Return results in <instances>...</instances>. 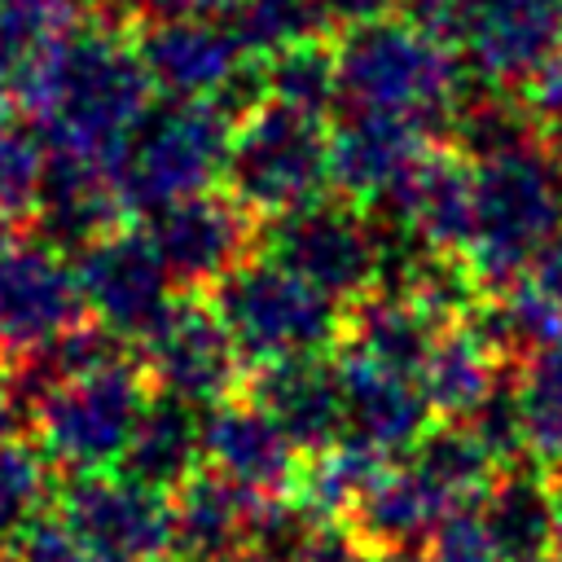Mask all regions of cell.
<instances>
[{
	"label": "cell",
	"instance_id": "cell-19",
	"mask_svg": "<svg viewBox=\"0 0 562 562\" xmlns=\"http://www.w3.org/2000/svg\"><path fill=\"white\" fill-rule=\"evenodd\" d=\"M338 378H342V404H347V439L395 461V457H408L417 439L430 430L435 413L422 395L417 373L386 369L342 347Z\"/></svg>",
	"mask_w": 562,
	"mask_h": 562
},
{
	"label": "cell",
	"instance_id": "cell-46",
	"mask_svg": "<svg viewBox=\"0 0 562 562\" xmlns=\"http://www.w3.org/2000/svg\"><path fill=\"white\" fill-rule=\"evenodd\" d=\"M149 13H211V18H224L237 0H140Z\"/></svg>",
	"mask_w": 562,
	"mask_h": 562
},
{
	"label": "cell",
	"instance_id": "cell-8",
	"mask_svg": "<svg viewBox=\"0 0 562 562\" xmlns=\"http://www.w3.org/2000/svg\"><path fill=\"white\" fill-rule=\"evenodd\" d=\"M263 255L321 285L338 303H356L378 285V233L373 215L351 198H312L285 215L263 220Z\"/></svg>",
	"mask_w": 562,
	"mask_h": 562
},
{
	"label": "cell",
	"instance_id": "cell-23",
	"mask_svg": "<svg viewBox=\"0 0 562 562\" xmlns=\"http://www.w3.org/2000/svg\"><path fill=\"white\" fill-rule=\"evenodd\" d=\"M263 496L237 487L220 470H198L171 492V558L215 562L250 544V522Z\"/></svg>",
	"mask_w": 562,
	"mask_h": 562
},
{
	"label": "cell",
	"instance_id": "cell-9",
	"mask_svg": "<svg viewBox=\"0 0 562 562\" xmlns=\"http://www.w3.org/2000/svg\"><path fill=\"white\" fill-rule=\"evenodd\" d=\"M79 277L44 237L0 228V356L9 364L35 356L83 321Z\"/></svg>",
	"mask_w": 562,
	"mask_h": 562
},
{
	"label": "cell",
	"instance_id": "cell-28",
	"mask_svg": "<svg viewBox=\"0 0 562 562\" xmlns=\"http://www.w3.org/2000/svg\"><path fill=\"white\" fill-rule=\"evenodd\" d=\"M435 334L439 325L395 290H369L356 303H347V325H342L347 351L369 356L386 369L417 373Z\"/></svg>",
	"mask_w": 562,
	"mask_h": 562
},
{
	"label": "cell",
	"instance_id": "cell-42",
	"mask_svg": "<svg viewBox=\"0 0 562 562\" xmlns=\"http://www.w3.org/2000/svg\"><path fill=\"white\" fill-rule=\"evenodd\" d=\"M395 9H400V18L422 26L426 35H435L443 44H461L479 0H395Z\"/></svg>",
	"mask_w": 562,
	"mask_h": 562
},
{
	"label": "cell",
	"instance_id": "cell-20",
	"mask_svg": "<svg viewBox=\"0 0 562 562\" xmlns=\"http://www.w3.org/2000/svg\"><path fill=\"white\" fill-rule=\"evenodd\" d=\"M255 404H263L281 430L307 452H325L347 435V404H342V378L338 360L325 356H294V360H272L255 364L250 391Z\"/></svg>",
	"mask_w": 562,
	"mask_h": 562
},
{
	"label": "cell",
	"instance_id": "cell-14",
	"mask_svg": "<svg viewBox=\"0 0 562 562\" xmlns=\"http://www.w3.org/2000/svg\"><path fill=\"white\" fill-rule=\"evenodd\" d=\"M136 53L154 92L176 101H211L241 66V44L211 13H154L136 31Z\"/></svg>",
	"mask_w": 562,
	"mask_h": 562
},
{
	"label": "cell",
	"instance_id": "cell-1",
	"mask_svg": "<svg viewBox=\"0 0 562 562\" xmlns=\"http://www.w3.org/2000/svg\"><path fill=\"white\" fill-rule=\"evenodd\" d=\"M154 83L136 53V35L101 22H79L35 70L13 83V101L40 123L48 154L110 162L140 123Z\"/></svg>",
	"mask_w": 562,
	"mask_h": 562
},
{
	"label": "cell",
	"instance_id": "cell-15",
	"mask_svg": "<svg viewBox=\"0 0 562 562\" xmlns=\"http://www.w3.org/2000/svg\"><path fill=\"white\" fill-rule=\"evenodd\" d=\"M206 465L255 496H290L303 474V448L250 395H228L202 417Z\"/></svg>",
	"mask_w": 562,
	"mask_h": 562
},
{
	"label": "cell",
	"instance_id": "cell-4",
	"mask_svg": "<svg viewBox=\"0 0 562 562\" xmlns=\"http://www.w3.org/2000/svg\"><path fill=\"white\" fill-rule=\"evenodd\" d=\"M211 307L246 364L325 356L334 342H342L347 325V307L334 294L303 281L272 255L241 259L224 281H215Z\"/></svg>",
	"mask_w": 562,
	"mask_h": 562
},
{
	"label": "cell",
	"instance_id": "cell-40",
	"mask_svg": "<svg viewBox=\"0 0 562 562\" xmlns=\"http://www.w3.org/2000/svg\"><path fill=\"white\" fill-rule=\"evenodd\" d=\"M4 562H101V558L61 514H40L4 544Z\"/></svg>",
	"mask_w": 562,
	"mask_h": 562
},
{
	"label": "cell",
	"instance_id": "cell-33",
	"mask_svg": "<svg viewBox=\"0 0 562 562\" xmlns=\"http://www.w3.org/2000/svg\"><path fill=\"white\" fill-rule=\"evenodd\" d=\"M268 70V101L325 119L338 101H342V83H338V53L334 44L316 40H299L272 57H263Z\"/></svg>",
	"mask_w": 562,
	"mask_h": 562
},
{
	"label": "cell",
	"instance_id": "cell-35",
	"mask_svg": "<svg viewBox=\"0 0 562 562\" xmlns=\"http://www.w3.org/2000/svg\"><path fill=\"white\" fill-rule=\"evenodd\" d=\"M518 404L527 426V452L544 465H562V334L531 351L518 373Z\"/></svg>",
	"mask_w": 562,
	"mask_h": 562
},
{
	"label": "cell",
	"instance_id": "cell-16",
	"mask_svg": "<svg viewBox=\"0 0 562 562\" xmlns=\"http://www.w3.org/2000/svg\"><path fill=\"white\" fill-rule=\"evenodd\" d=\"M369 215L408 228L430 250H465L474 233V162L452 145H430Z\"/></svg>",
	"mask_w": 562,
	"mask_h": 562
},
{
	"label": "cell",
	"instance_id": "cell-53",
	"mask_svg": "<svg viewBox=\"0 0 562 562\" xmlns=\"http://www.w3.org/2000/svg\"><path fill=\"white\" fill-rule=\"evenodd\" d=\"M0 562H4V558H0Z\"/></svg>",
	"mask_w": 562,
	"mask_h": 562
},
{
	"label": "cell",
	"instance_id": "cell-7",
	"mask_svg": "<svg viewBox=\"0 0 562 562\" xmlns=\"http://www.w3.org/2000/svg\"><path fill=\"white\" fill-rule=\"evenodd\" d=\"M224 189L259 220L285 215L329 189V132L277 101L233 123Z\"/></svg>",
	"mask_w": 562,
	"mask_h": 562
},
{
	"label": "cell",
	"instance_id": "cell-10",
	"mask_svg": "<svg viewBox=\"0 0 562 562\" xmlns=\"http://www.w3.org/2000/svg\"><path fill=\"white\" fill-rule=\"evenodd\" d=\"M57 514L101 562L171 558V496L127 479L123 470L70 474L57 492Z\"/></svg>",
	"mask_w": 562,
	"mask_h": 562
},
{
	"label": "cell",
	"instance_id": "cell-48",
	"mask_svg": "<svg viewBox=\"0 0 562 562\" xmlns=\"http://www.w3.org/2000/svg\"><path fill=\"white\" fill-rule=\"evenodd\" d=\"M540 123H544V127H540V140H544V145H549V154H553V158L562 162V110L544 114Z\"/></svg>",
	"mask_w": 562,
	"mask_h": 562
},
{
	"label": "cell",
	"instance_id": "cell-41",
	"mask_svg": "<svg viewBox=\"0 0 562 562\" xmlns=\"http://www.w3.org/2000/svg\"><path fill=\"white\" fill-rule=\"evenodd\" d=\"M430 562H505L479 514V501L443 514V522L430 536Z\"/></svg>",
	"mask_w": 562,
	"mask_h": 562
},
{
	"label": "cell",
	"instance_id": "cell-29",
	"mask_svg": "<svg viewBox=\"0 0 562 562\" xmlns=\"http://www.w3.org/2000/svg\"><path fill=\"white\" fill-rule=\"evenodd\" d=\"M505 364H522L531 351H540L544 342H553L562 334V299H553L549 290H540L531 277L501 285V290H483L479 307L465 321Z\"/></svg>",
	"mask_w": 562,
	"mask_h": 562
},
{
	"label": "cell",
	"instance_id": "cell-2",
	"mask_svg": "<svg viewBox=\"0 0 562 562\" xmlns=\"http://www.w3.org/2000/svg\"><path fill=\"white\" fill-rule=\"evenodd\" d=\"M338 83L351 110H382L426 123L443 136L457 97L470 83V66L452 57V44L426 35L408 18H373L338 35Z\"/></svg>",
	"mask_w": 562,
	"mask_h": 562
},
{
	"label": "cell",
	"instance_id": "cell-52",
	"mask_svg": "<svg viewBox=\"0 0 562 562\" xmlns=\"http://www.w3.org/2000/svg\"><path fill=\"white\" fill-rule=\"evenodd\" d=\"M536 562H549V558H536ZM553 562H558V558H553Z\"/></svg>",
	"mask_w": 562,
	"mask_h": 562
},
{
	"label": "cell",
	"instance_id": "cell-26",
	"mask_svg": "<svg viewBox=\"0 0 562 562\" xmlns=\"http://www.w3.org/2000/svg\"><path fill=\"white\" fill-rule=\"evenodd\" d=\"M501 364L505 360L461 321V325H448L435 334V342L417 369V382H422V395H426L435 417L470 422L474 408L501 382V373H505Z\"/></svg>",
	"mask_w": 562,
	"mask_h": 562
},
{
	"label": "cell",
	"instance_id": "cell-38",
	"mask_svg": "<svg viewBox=\"0 0 562 562\" xmlns=\"http://www.w3.org/2000/svg\"><path fill=\"white\" fill-rule=\"evenodd\" d=\"M48 176V145L35 132L0 123V228L35 215Z\"/></svg>",
	"mask_w": 562,
	"mask_h": 562
},
{
	"label": "cell",
	"instance_id": "cell-25",
	"mask_svg": "<svg viewBox=\"0 0 562 562\" xmlns=\"http://www.w3.org/2000/svg\"><path fill=\"white\" fill-rule=\"evenodd\" d=\"M540 110L531 105V97L522 88H505V83H487L474 79L465 83V92L457 97L452 114H448V145L457 154H465L474 167L505 158L514 149H527L540 140Z\"/></svg>",
	"mask_w": 562,
	"mask_h": 562
},
{
	"label": "cell",
	"instance_id": "cell-49",
	"mask_svg": "<svg viewBox=\"0 0 562 562\" xmlns=\"http://www.w3.org/2000/svg\"><path fill=\"white\" fill-rule=\"evenodd\" d=\"M553 553L562 562V465L553 474Z\"/></svg>",
	"mask_w": 562,
	"mask_h": 562
},
{
	"label": "cell",
	"instance_id": "cell-39",
	"mask_svg": "<svg viewBox=\"0 0 562 562\" xmlns=\"http://www.w3.org/2000/svg\"><path fill=\"white\" fill-rule=\"evenodd\" d=\"M479 443L492 452L496 465H518L527 452V426H522V404H518V382L509 373H501V382L492 386V395L474 408V417L465 422Z\"/></svg>",
	"mask_w": 562,
	"mask_h": 562
},
{
	"label": "cell",
	"instance_id": "cell-31",
	"mask_svg": "<svg viewBox=\"0 0 562 562\" xmlns=\"http://www.w3.org/2000/svg\"><path fill=\"white\" fill-rule=\"evenodd\" d=\"M386 465H391L386 457H378L373 448H364V443H356V439L342 435L334 448L316 452V457L303 465L294 496H299L316 518H325V522H347V514L360 505V496L373 487V479H378Z\"/></svg>",
	"mask_w": 562,
	"mask_h": 562
},
{
	"label": "cell",
	"instance_id": "cell-37",
	"mask_svg": "<svg viewBox=\"0 0 562 562\" xmlns=\"http://www.w3.org/2000/svg\"><path fill=\"white\" fill-rule=\"evenodd\" d=\"M48 501V457L44 448L0 435V544H9L26 522L44 514Z\"/></svg>",
	"mask_w": 562,
	"mask_h": 562
},
{
	"label": "cell",
	"instance_id": "cell-50",
	"mask_svg": "<svg viewBox=\"0 0 562 562\" xmlns=\"http://www.w3.org/2000/svg\"><path fill=\"white\" fill-rule=\"evenodd\" d=\"M215 562H277V558L263 553V549H255V544H246V549H233V553H224V558H215Z\"/></svg>",
	"mask_w": 562,
	"mask_h": 562
},
{
	"label": "cell",
	"instance_id": "cell-13",
	"mask_svg": "<svg viewBox=\"0 0 562 562\" xmlns=\"http://www.w3.org/2000/svg\"><path fill=\"white\" fill-rule=\"evenodd\" d=\"M145 233L171 281L184 290H211L241 259H250V246L259 241L255 211H246L228 189H202L145 215Z\"/></svg>",
	"mask_w": 562,
	"mask_h": 562
},
{
	"label": "cell",
	"instance_id": "cell-12",
	"mask_svg": "<svg viewBox=\"0 0 562 562\" xmlns=\"http://www.w3.org/2000/svg\"><path fill=\"white\" fill-rule=\"evenodd\" d=\"M241 351L224 321L202 299H176L167 316L140 338V369L162 395L211 408L241 386Z\"/></svg>",
	"mask_w": 562,
	"mask_h": 562
},
{
	"label": "cell",
	"instance_id": "cell-51",
	"mask_svg": "<svg viewBox=\"0 0 562 562\" xmlns=\"http://www.w3.org/2000/svg\"><path fill=\"white\" fill-rule=\"evenodd\" d=\"M391 562H430V558H422V553H400V558H391Z\"/></svg>",
	"mask_w": 562,
	"mask_h": 562
},
{
	"label": "cell",
	"instance_id": "cell-22",
	"mask_svg": "<svg viewBox=\"0 0 562 562\" xmlns=\"http://www.w3.org/2000/svg\"><path fill=\"white\" fill-rule=\"evenodd\" d=\"M448 509L452 505L404 457V461H391L373 479V487L347 514V527L378 558H400V553H417L422 544H430V536Z\"/></svg>",
	"mask_w": 562,
	"mask_h": 562
},
{
	"label": "cell",
	"instance_id": "cell-44",
	"mask_svg": "<svg viewBox=\"0 0 562 562\" xmlns=\"http://www.w3.org/2000/svg\"><path fill=\"white\" fill-rule=\"evenodd\" d=\"M325 26L334 31H351L360 22H373V18H386L395 9V0H316Z\"/></svg>",
	"mask_w": 562,
	"mask_h": 562
},
{
	"label": "cell",
	"instance_id": "cell-27",
	"mask_svg": "<svg viewBox=\"0 0 562 562\" xmlns=\"http://www.w3.org/2000/svg\"><path fill=\"white\" fill-rule=\"evenodd\" d=\"M479 514L505 553V562H536L553 549V479H540L531 465H501Z\"/></svg>",
	"mask_w": 562,
	"mask_h": 562
},
{
	"label": "cell",
	"instance_id": "cell-24",
	"mask_svg": "<svg viewBox=\"0 0 562 562\" xmlns=\"http://www.w3.org/2000/svg\"><path fill=\"white\" fill-rule=\"evenodd\" d=\"M202 417L198 404L176 400V395H149L127 452L119 461V470L162 496H171L184 479H193L206 461V439H202Z\"/></svg>",
	"mask_w": 562,
	"mask_h": 562
},
{
	"label": "cell",
	"instance_id": "cell-18",
	"mask_svg": "<svg viewBox=\"0 0 562 562\" xmlns=\"http://www.w3.org/2000/svg\"><path fill=\"white\" fill-rule=\"evenodd\" d=\"M435 145V132L404 114L351 110L329 136V184L356 206H378L400 176Z\"/></svg>",
	"mask_w": 562,
	"mask_h": 562
},
{
	"label": "cell",
	"instance_id": "cell-21",
	"mask_svg": "<svg viewBox=\"0 0 562 562\" xmlns=\"http://www.w3.org/2000/svg\"><path fill=\"white\" fill-rule=\"evenodd\" d=\"M123 211L127 206H123L110 162L48 154V176H44V193L35 206V224H40L44 241L79 255L83 246L114 233Z\"/></svg>",
	"mask_w": 562,
	"mask_h": 562
},
{
	"label": "cell",
	"instance_id": "cell-17",
	"mask_svg": "<svg viewBox=\"0 0 562 562\" xmlns=\"http://www.w3.org/2000/svg\"><path fill=\"white\" fill-rule=\"evenodd\" d=\"M457 48L474 79L527 88L562 48V0H479Z\"/></svg>",
	"mask_w": 562,
	"mask_h": 562
},
{
	"label": "cell",
	"instance_id": "cell-3",
	"mask_svg": "<svg viewBox=\"0 0 562 562\" xmlns=\"http://www.w3.org/2000/svg\"><path fill=\"white\" fill-rule=\"evenodd\" d=\"M562 228V162L544 140L474 167V233L465 259L483 290L527 277L536 250Z\"/></svg>",
	"mask_w": 562,
	"mask_h": 562
},
{
	"label": "cell",
	"instance_id": "cell-32",
	"mask_svg": "<svg viewBox=\"0 0 562 562\" xmlns=\"http://www.w3.org/2000/svg\"><path fill=\"white\" fill-rule=\"evenodd\" d=\"M79 26V0H0V79L18 83Z\"/></svg>",
	"mask_w": 562,
	"mask_h": 562
},
{
	"label": "cell",
	"instance_id": "cell-47",
	"mask_svg": "<svg viewBox=\"0 0 562 562\" xmlns=\"http://www.w3.org/2000/svg\"><path fill=\"white\" fill-rule=\"evenodd\" d=\"M18 408H22L18 391H13L9 382H0V435H13V426H18Z\"/></svg>",
	"mask_w": 562,
	"mask_h": 562
},
{
	"label": "cell",
	"instance_id": "cell-11",
	"mask_svg": "<svg viewBox=\"0 0 562 562\" xmlns=\"http://www.w3.org/2000/svg\"><path fill=\"white\" fill-rule=\"evenodd\" d=\"M75 277L88 316L123 342H140L176 303V281L145 228H114L101 241L83 246L75 259Z\"/></svg>",
	"mask_w": 562,
	"mask_h": 562
},
{
	"label": "cell",
	"instance_id": "cell-36",
	"mask_svg": "<svg viewBox=\"0 0 562 562\" xmlns=\"http://www.w3.org/2000/svg\"><path fill=\"white\" fill-rule=\"evenodd\" d=\"M224 26L250 57H272L299 40H316L325 18L316 0H237L224 13Z\"/></svg>",
	"mask_w": 562,
	"mask_h": 562
},
{
	"label": "cell",
	"instance_id": "cell-30",
	"mask_svg": "<svg viewBox=\"0 0 562 562\" xmlns=\"http://www.w3.org/2000/svg\"><path fill=\"white\" fill-rule=\"evenodd\" d=\"M408 461L452 509L457 505H474L487 492V483L496 479V470H501L465 422L430 426L417 439V448L408 452Z\"/></svg>",
	"mask_w": 562,
	"mask_h": 562
},
{
	"label": "cell",
	"instance_id": "cell-5",
	"mask_svg": "<svg viewBox=\"0 0 562 562\" xmlns=\"http://www.w3.org/2000/svg\"><path fill=\"white\" fill-rule=\"evenodd\" d=\"M233 140V119L215 101L149 105L114 158V184L127 211L154 215L189 193L224 180V158Z\"/></svg>",
	"mask_w": 562,
	"mask_h": 562
},
{
	"label": "cell",
	"instance_id": "cell-6",
	"mask_svg": "<svg viewBox=\"0 0 562 562\" xmlns=\"http://www.w3.org/2000/svg\"><path fill=\"white\" fill-rule=\"evenodd\" d=\"M145 404H149V378L132 356H123L114 364L48 386L31 404L35 443L66 474L119 470Z\"/></svg>",
	"mask_w": 562,
	"mask_h": 562
},
{
	"label": "cell",
	"instance_id": "cell-34",
	"mask_svg": "<svg viewBox=\"0 0 562 562\" xmlns=\"http://www.w3.org/2000/svg\"><path fill=\"white\" fill-rule=\"evenodd\" d=\"M395 294H404L417 312H426L439 329H448V325L470 321V312L483 299V285H479V277H474L465 255H457V250H422L408 263V272L400 277Z\"/></svg>",
	"mask_w": 562,
	"mask_h": 562
},
{
	"label": "cell",
	"instance_id": "cell-43",
	"mask_svg": "<svg viewBox=\"0 0 562 562\" xmlns=\"http://www.w3.org/2000/svg\"><path fill=\"white\" fill-rule=\"evenodd\" d=\"M294 562H378V553L364 549L347 522H325Z\"/></svg>",
	"mask_w": 562,
	"mask_h": 562
},
{
	"label": "cell",
	"instance_id": "cell-45",
	"mask_svg": "<svg viewBox=\"0 0 562 562\" xmlns=\"http://www.w3.org/2000/svg\"><path fill=\"white\" fill-rule=\"evenodd\" d=\"M527 277H531L540 290H549L553 299H562V228H558V233L536 250V259H531Z\"/></svg>",
	"mask_w": 562,
	"mask_h": 562
}]
</instances>
